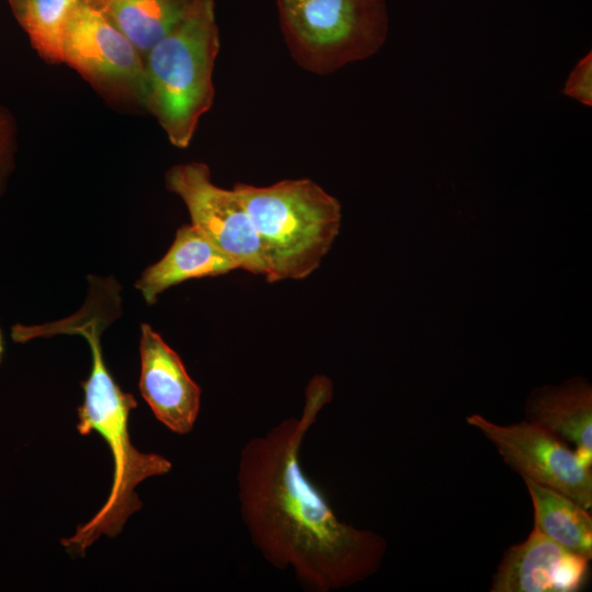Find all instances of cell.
I'll list each match as a JSON object with an SVG mask.
<instances>
[{
	"label": "cell",
	"instance_id": "4",
	"mask_svg": "<svg viewBox=\"0 0 592 592\" xmlns=\"http://www.w3.org/2000/svg\"><path fill=\"white\" fill-rule=\"evenodd\" d=\"M267 266V282L309 276L331 249L341 227V204L310 179L267 186L236 183Z\"/></svg>",
	"mask_w": 592,
	"mask_h": 592
},
{
	"label": "cell",
	"instance_id": "9",
	"mask_svg": "<svg viewBox=\"0 0 592 592\" xmlns=\"http://www.w3.org/2000/svg\"><path fill=\"white\" fill-rule=\"evenodd\" d=\"M140 328V395L170 431L187 434L201 409V388L160 334L147 323H141Z\"/></svg>",
	"mask_w": 592,
	"mask_h": 592
},
{
	"label": "cell",
	"instance_id": "2",
	"mask_svg": "<svg viewBox=\"0 0 592 592\" xmlns=\"http://www.w3.org/2000/svg\"><path fill=\"white\" fill-rule=\"evenodd\" d=\"M119 285L111 280L90 281L87 301L72 316L38 326L41 337L79 334L87 339L92 366L81 383L83 402L78 408L77 429L86 435L98 432L107 443L113 457V482L101 509L62 545L75 554H83L101 535L116 536L130 514L141 508L135 488L145 479L168 474L172 464L158 454L139 452L130 442L128 422L136 399L121 389L104 362L101 334L121 312Z\"/></svg>",
	"mask_w": 592,
	"mask_h": 592
},
{
	"label": "cell",
	"instance_id": "14",
	"mask_svg": "<svg viewBox=\"0 0 592 592\" xmlns=\"http://www.w3.org/2000/svg\"><path fill=\"white\" fill-rule=\"evenodd\" d=\"M534 511V527L558 545L592 558V517L590 510L569 497L524 480Z\"/></svg>",
	"mask_w": 592,
	"mask_h": 592
},
{
	"label": "cell",
	"instance_id": "7",
	"mask_svg": "<svg viewBox=\"0 0 592 592\" xmlns=\"http://www.w3.org/2000/svg\"><path fill=\"white\" fill-rule=\"evenodd\" d=\"M466 421L523 480L556 490L591 510L592 463L558 435L528 420L502 425L473 413Z\"/></svg>",
	"mask_w": 592,
	"mask_h": 592
},
{
	"label": "cell",
	"instance_id": "11",
	"mask_svg": "<svg viewBox=\"0 0 592 592\" xmlns=\"http://www.w3.org/2000/svg\"><path fill=\"white\" fill-rule=\"evenodd\" d=\"M526 420L566 441L592 463V386L581 376L534 388L525 401Z\"/></svg>",
	"mask_w": 592,
	"mask_h": 592
},
{
	"label": "cell",
	"instance_id": "13",
	"mask_svg": "<svg viewBox=\"0 0 592 592\" xmlns=\"http://www.w3.org/2000/svg\"><path fill=\"white\" fill-rule=\"evenodd\" d=\"M146 52L204 0H84Z\"/></svg>",
	"mask_w": 592,
	"mask_h": 592
},
{
	"label": "cell",
	"instance_id": "3",
	"mask_svg": "<svg viewBox=\"0 0 592 592\" xmlns=\"http://www.w3.org/2000/svg\"><path fill=\"white\" fill-rule=\"evenodd\" d=\"M216 0H204L144 55L147 106L169 143L190 146L215 99Z\"/></svg>",
	"mask_w": 592,
	"mask_h": 592
},
{
	"label": "cell",
	"instance_id": "1",
	"mask_svg": "<svg viewBox=\"0 0 592 592\" xmlns=\"http://www.w3.org/2000/svg\"><path fill=\"white\" fill-rule=\"evenodd\" d=\"M333 385L314 376L299 417H289L247 442L237 473L241 519L254 547L273 567L292 569L309 592L354 585L382 566L386 539L341 521L323 491L306 475L300 449Z\"/></svg>",
	"mask_w": 592,
	"mask_h": 592
},
{
	"label": "cell",
	"instance_id": "5",
	"mask_svg": "<svg viewBox=\"0 0 592 592\" xmlns=\"http://www.w3.org/2000/svg\"><path fill=\"white\" fill-rule=\"evenodd\" d=\"M287 49L304 70L328 76L375 55L388 34L385 0H275Z\"/></svg>",
	"mask_w": 592,
	"mask_h": 592
},
{
	"label": "cell",
	"instance_id": "6",
	"mask_svg": "<svg viewBox=\"0 0 592 592\" xmlns=\"http://www.w3.org/2000/svg\"><path fill=\"white\" fill-rule=\"evenodd\" d=\"M61 64L84 79L106 101L146 111L144 56L101 11L79 0L60 41Z\"/></svg>",
	"mask_w": 592,
	"mask_h": 592
},
{
	"label": "cell",
	"instance_id": "10",
	"mask_svg": "<svg viewBox=\"0 0 592 592\" xmlns=\"http://www.w3.org/2000/svg\"><path fill=\"white\" fill-rule=\"evenodd\" d=\"M590 559L558 545L533 527L510 546L492 577L491 592H576L587 582Z\"/></svg>",
	"mask_w": 592,
	"mask_h": 592
},
{
	"label": "cell",
	"instance_id": "8",
	"mask_svg": "<svg viewBox=\"0 0 592 592\" xmlns=\"http://www.w3.org/2000/svg\"><path fill=\"white\" fill-rule=\"evenodd\" d=\"M168 190L185 204L191 224L241 270L266 276L267 266L252 220L237 193L213 183L210 169L192 161L166 174Z\"/></svg>",
	"mask_w": 592,
	"mask_h": 592
},
{
	"label": "cell",
	"instance_id": "15",
	"mask_svg": "<svg viewBox=\"0 0 592 592\" xmlns=\"http://www.w3.org/2000/svg\"><path fill=\"white\" fill-rule=\"evenodd\" d=\"M37 56L61 65L60 41L69 13L79 0H7Z\"/></svg>",
	"mask_w": 592,
	"mask_h": 592
},
{
	"label": "cell",
	"instance_id": "12",
	"mask_svg": "<svg viewBox=\"0 0 592 592\" xmlns=\"http://www.w3.org/2000/svg\"><path fill=\"white\" fill-rule=\"evenodd\" d=\"M238 264L195 226L183 225L157 263L148 266L135 286L148 305L171 286L192 278L218 276L238 270Z\"/></svg>",
	"mask_w": 592,
	"mask_h": 592
},
{
	"label": "cell",
	"instance_id": "16",
	"mask_svg": "<svg viewBox=\"0 0 592 592\" xmlns=\"http://www.w3.org/2000/svg\"><path fill=\"white\" fill-rule=\"evenodd\" d=\"M18 125L13 114L0 104V196L14 169Z\"/></svg>",
	"mask_w": 592,
	"mask_h": 592
},
{
	"label": "cell",
	"instance_id": "17",
	"mask_svg": "<svg viewBox=\"0 0 592 592\" xmlns=\"http://www.w3.org/2000/svg\"><path fill=\"white\" fill-rule=\"evenodd\" d=\"M561 92L585 106L592 105V52L578 61Z\"/></svg>",
	"mask_w": 592,
	"mask_h": 592
},
{
	"label": "cell",
	"instance_id": "18",
	"mask_svg": "<svg viewBox=\"0 0 592 592\" xmlns=\"http://www.w3.org/2000/svg\"><path fill=\"white\" fill-rule=\"evenodd\" d=\"M3 339H2V333H1V329H0V363H1V358H2V354H3Z\"/></svg>",
	"mask_w": 592,
	"mask_h": 592
}]
</instances>
